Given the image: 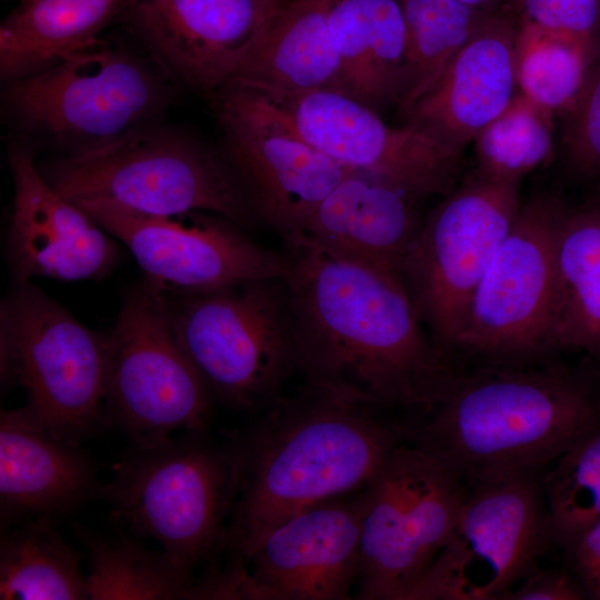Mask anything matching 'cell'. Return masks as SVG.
Here are the masks:
<instances>
[{
  "instance_id": "20",
  "label": "cell",
  "mask_w": 600,
  "mask_h": 600,
  "mask_svg": "<svg viewBox=\"0 0 600 600\" xmlns=\"http://www.w3.org/2000/svg\"><path fill=\"white\" fill-rule=\"evenodd\" d=\"M419 202L380 177L350 170L292 237L337 260L402 277L424 219Z\"/></svg>"
},
{
  "instance_id": "27",
  "label": "cell",
  "mask_w": 600,
  "mask_h": 600,
  "mask_svg": "<svg viewBox=\"0 0 600 600\" xmlns=\"http://www.w3.org/2000/svg\"><path fill=\"white\" fill-rule=\"evenodd\" d=\"M1 600H88L80 554L67 543L51 518L24 521L2 531Z\"/></svg>"
},
{
  "instance_id": "26",
  "label": "cell",
  "mask_w": 600,
  "mask_h": 600,
  "mask_svg": "<svg viewBox=\"0 0 600 600\" xmlns=\"http://www.w3.org/2000/svg\"><path fill=\"white\" fill-rule=\"evenodd\" d=\"M552 338L556 351L600 361V201L567 206L554 247Z\"/></svg>"
},
{
  "instance_id": "36",
  "label": "cell",
  "mask_w": 600,
  "mask_h": 600,
  "mask_svg": "<svg viewBox=\"0 0 600 600\" xmlns=\"http://www.w3.org/2000/svg\"><path fill=\"white\" fill-rule=\"evenodd\" d=\"M568 553L588 593L600 599V520L582 533Z\"/></svg>"
},
{
  "instance_id": "28",
  "label": "cell",
  "mask_w": 600,
  "mask_h": 600,
  "mask_svg": "<svg viewBox=\"0 0 600 600\" xmlns=\"http://www.w3.org/2000/svg\"><path fill=\"white\" fill-rule=\"evenodd\" d=\"M90 570L88 600L193 599L196 579L161 549L148 548L122 534L82 530Z\"/></svg>"
},
{
  "instance_id": "9",
  "label": "cell",
  "mask_w": 600,
  "mask_h": 600,
  "mask_svg": "<svg viewBox=\"0 0 600 600\" xmlns=\"http://www.w3.org/2000/svg\"><path fill=\"white\" fill-rule=\"evenodd\" d=\"M468 491L439 458L399 443L362 488L359 598L406 600L450 537Z\"/></svg>"
},
{
  "instance_id": "12",
  "label": "cell",
  "mask_w": 600,
  "mask_h": 600,
  "mask_svg": "<svg viewBox=\"0 0 600 600\" xmlns=\"http://www.w3.org/2000/svg\"><path fill=\"white\" fill-rule=\"evenodd\" d=\"M520 187L473 171L423 219L407 254L402 278L416 310L453 359L472 296L522 204Z\"/></svg>"
},
{
  "instance_id": "30",
  "label": "cell",
  "mask_w": 600,
  "mask_h": 600,
  "mask_svg": "<svg viewBox=\"0 0 600 600\" xmlns=\"http://www.w3.org/2000/svg\"><path fill=\"white\" fill-rule=\"evenodd\" d=\"M599 53L600 48L549 32L521 19L514 41L519 92L552 114L567 113Z\"/></svg>"
},
{
  "instance_id": "37",
  "label": "cell",
  "mask_w": 600,
  "mask_h": 600,
  "mask_svg": "<svg viewBox=\"0 0 600 600\" xmlns=\"http://www.w3.org/2000/svg\"><path fill=\"white\" fill-rule=\"evenodd\" d=\"M472 8L497 12L506 9L507 0H459Z\"/></svg>"
},
{
  "instance_id": "18",
  "label": "cell",
  "mask_w": 600,
  "mask_h": 600,
  "mask_svg": "<svg viewBox=\"0 0 600 600\" xmlns=\"http://www.w3.org/2000/svg\"><path fill=\"white\" fill-rule=\"evenodd\" d=\"M362 488L350 499L311 507L264 536L240 563L238 599L351 598L360 574Z\"/></svg>"
},
{
  "instance_id": "34",
  "label": "cell",
  "mask_w": 600,
  "mask_h": 600,
  "mask_svg": "<svg viewBox=\"0 0 600 600\" xmlns=\"http://www.w3.org/2000/svg\"><path fill=\"white\" fill-rule=\"evenodd\" d=\"M521 19L600 48V0H517Z\"/></svg>"
},
{
  "instance_id": "6",
  "label": "cell",
  "mask_w": 600,
  "mask_h": 600,
  "mask_svg": "<svg viewBox=\"0 0 600 600\" xmlns=\"http://www.w3.org/2000/svg\"><path fill=\"white\" fill-rule=\"evenodd\" d=\"M236 493L231 446L207 430L134 446L101 484L112 518L134 534L156 540L186 573L223 548Z\"/></svg>"
},
{
  "instance_id": "17",
  "label": "cell",
  "mask_w": 600,
  "mask_h": 600,
  "mask_svg": "<svg viewBox=\"0 0 600 600\" xmlns=\"http://www.w3.org/2000/svg\"><path fill=\"white\" fill-rule=\"evenodd\" d=\"M286 0H130L120 19L178 88L214 96Z\"/></svg>"
},
{
  "instance_id": "21",
  "label": "cell",
  "mask_w": 600,
  "mask_h": 600,
  "mask_svg": "<svg viewBox=\"0 0 600 600\" xmlns=\"http://www.w3.org/2000/svg\"><path fill=\"white\" fill-rule=\"evenodd\" d=\"M79 444L49 432L26 407L1 411L2 527L68 514L99 498L93 462Z\"/></svg>"
},
{
  "instance_id": "25",
  "label": "cell",
  "mask_w": 600,
  "mask_h": 600,
  "mask_svg": "<svg viewBox=\"0 0 600 600\" xmlns=\"http://www.w3.org/2000/svg\"><path fill=\"white\" fill-rule=\"evenodd\" d=\"M130 0H24L0 23L2 83L43 72L101 39Z\"/></svg>"
},
{
  "instance_id": "16",
  "label": "cell",
  "mask_w": 600,
  "mask_h": 600,
  "mask_svg": "<svg viewBox=\"0 0 600 600\" xmlns=\"http://www.w3.org/2000/svg\"><path fill=\"white\" fill-rule=\"evenodd\" d=\"M268 97L306 141L348 169L380 177L419 201L456 188L462 152L414 123L391 127L338 90Z\"/></svg>"
},
{
  "instance_id": "3",
  "label": "cell",
  "mask_w": 600,
  "mask_h": 600,
  "mask_svg": "<svg viewBox=\"0 0 600 600\" xmlns=\"http://www.w3.org/2000/svg\"><path fill=\"white\" fill-rule=\"evenodd\" d=\"M408 440L468 487L540 472L600 427V387L588 369L553 359L460 370Z\"/></svg>"
},
{
  "instance_id": "11",
  "label": "cell",
  "mask_w": 600,
  "mask_h": 600,
  "mask_svg": "<svg viewBox=\"0 0 600 600\" xmlns=\"http://www.w3.org/2000/svg\"><path fill=\"white\" fill-rule=\"evenodd\" d=\"M566 208L551 192L521 204L472 296L454 356L510 366L553 359L554 247Z\"/></svg>"
},
{
  "instance_id": "15",
  "label": "cell",
  "mask_w": 600,
  "mask_h": 600,
  "mask_svg": "<svg viewBox=\"0 0 600 600\" xmlns=\"http://www.w3.org/2000/svg\"><path fill=\"white\" fill-rule=\"evenodd\" d=\"M78 206L129 249L144 280L163 293L284 279L289 271L286 252L260 246L216 213L148 216L104 202Z\"/></svg>"
},
{
  "instance_id": "22",
  "label": "cell",
  "mask_w": 600,
  "mask_h": 600,
  "mask_svg": "<svg viewBox=\"0 0 600 600\" xmlns=\"http://www.w3.org/2000/svg\"><path fill=\"white\" fill-rule=\"evenodd\" d=\"M518 22L497 12L451 59L436 84L404 114L462 152L496 119L516 92Z\"/></svg>"
},
{
  "instance_id": "23",
  "label": "cell",
  "mask_w": 600,
  "mask_h": 600,
  "mask_svg": "<svg viewBox=\"0 0 600 600\" xmlns=\"http://www.w3.org/2000/svg\"><path fill=\"white\" fill-rule=\"evenodd\" d=\"M331 3L286 0L231 81L271 97L341 91L340 59L328 24Z\"/></svg>"
},
{
  "instance_id": "19",
  "label": "cell",
  "mask_w": 600,
  "mask_h": 600,
  "mask_svg": "<svg viewBox=\"0 0 600 600\" xmlns=\"http://www.w3.org/2000/svg\"><path fill=\"white\" fill-rule=\"evenodd\" d=\"M13 199L7 251L14 284L33 278L100 280L118 266L121 250L86 210L44 179L34 154L9 142Z\"/></svg>"
},
{
  "instance_id": "24",
  "label": "cell",
  "mask_w": 600,
  "mask_h": 600,
  "mask_svg": "<svg viewBox=\"0 0 600 600\" xmlns=\"http://www.w3.org/2000/svg\"><path fill=\"white\" fill-rule=\"evenodd\" d=\"M328 24L340 59L341 92L372 109L397 102L407 28L401 0H332Z\"/></svg>"
},
{
  "instance_id": "5",
  "label": "cell",
  "mask_w": 600,
  "mask_h": 600,
  "mask_svg": "<svg viewBox=\"0 0 600 600\" xmlns=\"http://www.w3.org/2000/svg\"><path fill=\"white\" fill-rule=\"evenodd\" d=\"M38 168L59 194L76 204L104 202L148 216L211 212L242 229L258 222L226 156L163 121Z\"/></svg>"
},
{
  "instance_id": "7",
  "label": "cell",
  "mask_w": 600,
  "mask_h": 600,
  "mask_svg": "<svg viewBox=\"0 0 600 600\" xmlns=\"http://www.w3.org/2000/svg\"><path fill=\"white\" fill-rule=\"evenodd\" d=\"M162 294L182 348L224 406L242 411L266 408L298 371L283 279Z\"/></svg>"
},
{
  "instance_id": "35",
  "label": "cell",
  "mask_w": 600,
  "mask_h": 600,
  "mask_svg": "<svg viewBox=\"0 0 600 600\" xmlns=\"http://www.w3.org/2000/svg\"><path fill=\"white\" fill-rule=\"evenodd\" d=\"M584 598L583 590L564 572L558 569H533L519 586L510 589L503 600H578Z\"/></svg>"
},
{
  "instance_id": "13",
  "label": "cell",
  "mask_w": 600,
  "mask_h": 600,
  "mask_svg": "<svg viewBox=\"0 0 600 600\" xmlns=\"http://www.w3.org/2000/svg\"><path fill=\"white\" fill-rule=\"evenodd\" d=\"M551 542L540 472L469 487L443 548L406 600H500Z\"/></svg>"
},
{
  "instance_id": "31",
  "label": "cell",
  "mask_w": 600,
  "mask_h": 600,
  "mask_svg": "<svg viewBox=\"0 0 600 600\" xmlns=\"http://www.w3.org/2000/svg\"><path fill=\"white\" fill-rule=\"evenodd\" d=\"M552 113L518 92L473 139L478 174L521 182L553 156Z\"/></svg>"
},
{
  "instance_id": "32",
  "label": "cell",
  "mask_w": 600,
  "mask_h": 600,
  "mask_svg": "<svg viewBox=\"0 0 600 600\" xmlns=\"http://www.w3.org/2000/svg\"><path fill=\"white\" fill-rule=\"evenodd\" d=\"M542 477L551 542L569 551L600 520V427Z\"/></svg>"
},
{
  "instance_id": "8",
  "label": "cell",
  "mask_w": 600,
  "mask_h": 600,
  "mask_svg": "<svg viewBox=\"0 0 600 600\" xmlns=\"http://www.w3.org/2000/svg\"><path fill=\"white\" fill-rule=\"evenodd\" d=\"M0 322L1 381L26 391L30 414L76 443L102 427L107 333L83 326L31 282L14 284Z\"/></svg>"
},
{
  "instance_id": "29",
  "label": "cell",
  "mask_w": 600,
  "mask_h": 600,
  "mask_svg": "<svg viewBox=\"0 0 600 600\" xmlns=\"http://www.w3.org/2000/svg\"><path fill=\"white\" fill-rule=\"evenodd\" d=\"M401 1L407 48L397 104L406 114L436 84L456 53L499 11L476 9L459 0Z\"/></svg>"
},
{
  "instance_id": "4",
  "label": "cell",
  "mask_w": 600,
  "mask_h": 600,
  "mask_svg": "<svg viewBox=\"0 0 600 600\" xmlns=\"http://www.w3.org/2000/svg\"><path fill=\"white\" fill-rule=\"evenodd\" d=\"M11 139L33 154H83L161 122L177 86L139 46L99 39L36 76L2 83Z\"/></svg>"
},
{
  "instance_id": "1",
  "label": "cell",
  "mask_w": 600,
  "mask_h": 600,
  "mask_svg": "<svg viewBox=\"0 0 600 600\" xmlns=\"http://www.w3.org/2000/svg\"><path fill=\"white\" fill-rule=\"evenodd\" d=\"M298 372L380 410H432L460 369L426 332L403 278L283 240Z\"/></svg>"
},
{
  "instance_id": "33",
  "label": "cell",
  "mask_w": 600,
  "mask_h": 600,
  "mask_svg": "<svg viewBox=\"0 0 600 600\" xmlns=\"http://www.w3.org/2000/svg\"><path fill=\"white\" fill-rule=\"evenodd\" d=\"M567 114L568 168L579 179L600 181V53Z\"/></svg>"
},
{
  "instance_id": "14",
  "label": "cell",
  "mask_w": 600,
  "mask_h": 600,
  "mask_svg": "<svg viewBox=\"0 0 600 600\" xmlns=\"http://www.w3.org/2000/svg\"><path fill=\"white\" fill-rule=\"evenodd\" d=\"M214 102L223 154L257 221L282 240L299 234L351 169L306 141L278 106L254 88L231 81Z\"/></svg>"
},
{
  "instance_id": "2",
  "label": "cell",
  "mask_w": 600,
  "mask_h": 600,
  "mask_svg": "<svg viewBox=\"0 0 600 600\" xmlns=\"http://www.w3.org/2000/svg\"><path fill=\"white\" fill-rule=\"evenodd\" d=\"M266 409L230 443L236 493L223 547L233 563L293 516L364 487L410 428L308 382Z\"/></svg>"
},
{
  "instance_id": "10",
  "label": "cell",
  "mask_w": 600,
  "mask_h": 600,
  "mask_svg": "<svg viewBox=\"0 0 600 600\" xmlns=\"http://www.w3.org/2000/svg\"><path fill=\"white\" fill-rule=\"evenodd\" d=\"M213 396L182 348L160 290L143 280L107 333L104 423L134 446L207 430Z\"/></svg>"
},
{
  "instance_id": "38",
  "label": "cell",
  "mask_w": 600,
  "mask_h": 600,
  "mask_svg": "<svg viewBox=\"0 0 600 600\" xmlns=\"http://www.w3.org/2000/svg\"><path fill=\"white\" fill-rule=\"evenodd\" d=\"M17 1L21 2V1H24V0H17Z\"/></svg>"
}]
</instances>
